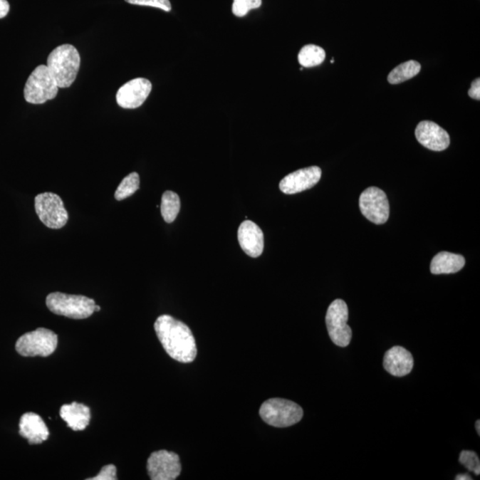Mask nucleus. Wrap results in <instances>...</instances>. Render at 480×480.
I'll return each instance as SVG.
<instances>
[{"label": "nucleus", "instance_id": "nucleus-1", "mask_svg": "<svg viewBox=\"0 0 480 480\" xmlns=\"http://www.w3.org/2000/svg\"><path fill=\"white\" fill-rule=\"evenodd\" d=\"M154 328L161 345L172 359L191 363L196 359L197 345L191 329L169 315L157 318Z\"/></svg>", "mask_w": 480, "mask_h": 480}, {"label": "nucleus", "instance_id": "nucleus-2", "mask_svg": "<svg viewBox=\"0 0 480 480\" xmlns=\"http://www.w3.org/2000/svg\"><path fill=\"white\" fill-rule=\"evenodd\" d=\"M59 88H70L76 80L80 68V56L73 45L66 44L53 49L46 63Z\"/></svg>", "mask_w": 480, "mask_h": 480}, {"label": "nucleus", "instance_id": "nucleus-3", "mask_svg": "<svg viewBox=\"0 0 480 480\" xmlns=\"http://www.w3.org/2000/svg\"><path fill=\"white\" fill-rule=\"evenodd\" d=\"M46 303L53 313L73 320H84L95 313V301L84 296L51 293L46 296Z\"/></svg>", "mask_w": 480, "mask_h": 480}, {"label": "nucleus", "instance_id": "nucleus-4", "mask_svg": "<svg viewBox=\"0 0 480 480\" xmlns=\"http://www.w3.org/2000/svg\"><path fill=\"white\" fill-rule=\"evenodd\" d=\"M260 417L267 424L277 428L295 425L302 420L303 408L298 404L284 399L265 401L260 408Z\"/></svg>", "mask_w": 480, "mask_h": 480}, {"label": "nucleus", "instance_id": "nucleus-5", "mask_svg": "<svg viewBox=\"0 0 480 480\" xmlns=\"http://www.w3.org/2000/svg\"><path fill=\"white\" fill-rule=\"evenodd\" d=\"M59 89L48 66H39L32 71L25 84L24 99L32 105H43L55 99Z\"/></svg>", "mask_w": 480, "mask_h": 480}, {"label": "nucleus", "instance_id": "nucleus-6", "mask_svg": "<svg viewBox=\"0 0 480 480\" xmlns=\"http://www.w3.org/2000/svg\"><path fill=\"white\" fill-rule=\"evenodd\" d=\"M58 338L49 329L39 328L17 340L16 350L24 357H48L57 347Z\"/></svg>", "mask_w": 480, "mask_h": 480}, {"label": "nucleus", "instance_id": "nucleus-7", "mask_svg": "<svg viewBox=\"0 0 480 480\" xmlns=\"http://www.w3.org/2000/svg\"><path fill=\"white\" fill-rule=\"evenodd\" d=\"M35 210L39 220L53 230L66 226L69 220L63 199L56 193L45 192L36 197Z\"/></svg>", "mask_w": 480, "mask_h": 480}, {"label": "nucleus", "instance_id": "nucleus-8", "mask_svg": "<svg viewBox=\"0 0 480 480\" xmlns=\"http://www.w3.org/2000/svg\"><path fill=\"white\" fill-rule=\"evenodd\" d=\"M349 310L345 301L338 299L329 306L325 324L332 342L339 347H347L352 341L353 331L347 324Z\"/></svg>", "mask_w": 480, "mask_h": 480}, {"label": "nucleus", "instance_id": "nucleus-9", "mask_svg": "<svg viewBox=\"0 0 480 480\" xmlns=\"http://www.w3.org/2000/svg\"><path fill=\"white\" fill-rule=\"evenodd\" d=\"M360 209L362 214L375 224H385L389 219V200L385 192L378 188H367L361 193Z\"/></svg>", "mask_w": 480, "mask_h": 480}, {"label": "nucleus", "instance_id": "nucleus-10", "mask_svg": "<svg viewBox=\"0 0 480 480\" xmlns=\"http://www.w3.org/2000/svg\"><path fill=\"white\" fill-rule=\"evenodd\" d=\"M147 470L152 480L177 479L182 471L180 458L170 451H156L150 454L147 461Z\"/></svg>", "mask_w": 480, "mask_h": 480}, {"label": "nucleus", "instance_id": "nucleus-11", "mask_svg": "<svg viewBox=\"0 0 480 480\" xmlns=\"http://www.w3.org/2000/svg\"><path fill=\"white\" fill-rule=\"evenodd\" d=\"M150 81L143 78L127 82L118 90L116 101L123 109H136L141 107L152 92Z\"/></svg>", "mask_w": 480, "mask_h": 480}, {"label": "nucleus", "instance_id": "nucleus-12", "mask_svg": "<svg viewBox=\"0 0 480 480\" xmlns=\"http://www.w3.org/2000/svg\"><path fill=\"white\" fill-rule=\"evenodd\" d=\"M321 174V169L318 167L303 168L283 178L279 189L285 194H296L313 188L320 182Z\"/></svg>", "mask_w": 480, "mask_h": 480}, {"label": "nucleus", "instance_id": "nucleus-13", "mask_svg": "<svg viewBox=\"0 0 480 480\" xmlns=\"http://www.w3.org/2000/svg\"><path fill=\"white\" fill-rule=\"evenodd\" d=\"M415 136L422 146L434 152H442L450 145L449 132L434 122H420L415 129Z\"/></svg>", "mask_w": 480, "mask_h": 480}, {"label": "nucleus", "instance_id": "nucleus-14", "mask_svg": "<svg viewBox=\"0 0 480 480\" xmlns=\"http://www.w3.org/2000/svg\"><path fill=\"white\" fill-rule=\"evenodd\" d=\"M238 239L240 246L247 256L256 258L264 252V234L258 225L249 220L243 221L239 228Z\"/></svg>", "mask_w": 480, "mask_h": 480}, {"label": "nucleus", "instance_id": "nucleus-15", "mask_svg": "<svg viewBox=\"0 0 480 480\" xmlns=\"http://www.w3.org/2000/svg\"><path fill=\"white\" fill-rule=\"evenodd\" d=\"M383 367L390 375L397 376V377H403L413 370V356L403 347H392L383 358Z\"/></svg>", "mask_w": 480, "mask_h": 480}, {"label": "nucleus", "instance_id": "nucleus-16", "mask_svg": "<svg viewBox=\"0 0 480 480\" xmlns=\"http://www.w3.org/2000/svg\"><path fill=\"white\" fill-rule=\"evenodd\" d=\"M19 433L28 440L31 445H37L46 442L49 437L48 426L43 419L35 413H26L21 417Z\"/></svg>", "mask_w": 480, "mask_h": 480}, {"label": "nucleus", "instance_id": "nucleus-17", "mask_svg": "<svg viewBox=\"0 0 480 480\" xmlns=\"http://www.w3.org/2000/svg\"><path fill=\"white\" fill-rule=\"evenodd\" d=\"M60 415L74 432L84 431L91 419L90 408L78 402L63 405L61 407Z\"/></svg>", "mask_w": 480, "mask_h": 480}, {"label": "nucleus", "instance_id": "nucleus-18", "mask_svg": "<svg viewBox=\"0 0 480 480\" xmlns=\"http://www.w3.org/2000/svg\"><path fill=\"white\" fill-rule=\"evenodd\" d=\"M465 259L460 254L442 252L433 258L431 264L432 274L456 273L464 267Z\"/></svg>", "mask_w": 480, "mask_h": 480}, {"label": "nucleus", "instance_id": "nucleus-19", "mask_svg": "<svg viewBox=\"0 0 480 480\" xmlns=\"http://www.w3.org/2000/svg\"><path fill=\"white\" fill-rule=\"evenodd\" d=\"M420 71V63L414 60L407 61L390 71L388 76L389 83L392 85L403 83L417 76Z\"/></svg>", "mask_w": 480, "mask_h": 480}, {"label": "nucleus", "instance_id": "nucleus-20", "mask_svg": "<svg viewBox=\"0 0 480 480\" xmlns=\"http://www.w3.org/2000/svg\"><path fill=\"white\" fill-rule=\"evenodd\" d=\"M181 209V200L178 194L174 192H164L161 199V214L167 224L173 223L177 219Z\"/></svg>", "mask_w": 480, "mask_h": 480}, {"label": "nucleus", "instance_id": "nucleus-21", "mask_svg": "<svg viewBox=\"0 0 480 480\" xmlns=\"http://www.w3.org/2000/svg\"><path fill=\"white\" fill-rule=\"evenodd\" d=\"M325 59V50L318 46H304L298 53L299 63L304 68H313L320 66Z\"/></svg>", "mask_w": 480, "mask_h": 480}, {"label": "nucleus", "instance_id": "nucleus-22", "mask_svg": "<svg viewBox=\"0 0 480 480\" xmlns=\"http://www.w3.org/2000/svg\"><path fill=\"white\" fill-rule=\"evenodd\" d=\"M140 188V177L137 173H131L125 177L120 182L115 192V199L118 202L128 198L135 194Z\"/></svg>", "mask_w": 480, "mask_h": 480}, {"label": "nucleus", "instance_id": "nucleus-23", "mask_svg": "<svg viewBox=\"0 0 480 480\" xmlns=\"http://www.w3.org/2000/svg\"><path fill=\"white\" fill-rule=\"evenodd\" d=\"M261 0H234L232 13L237 17H244L250 10L259 9Z\"/></svg>", "mask_w": 480, "mask_h": 480}, {"label": "nucleus", "instance_id": "nucleus-24", "mask_svg": "<svg viewBox=\"0 0 480 480\" xmlns=\"http://www.w3.org/2000/svg\"><path fill=\"white\" fill-rule=\"evenodd\" d=\"M459 461L469 471L474 472L476 475L480 474V461L478 454L474 451H463L460 454Z\"/></svg>", "mask_w": 480, "mask_h": 480}, {"label": "nucleus", "instance_id": "nucleus-25", "mask_svg": "<svg viewBox=\"0 0 480 480\" xmlns=\"http://www.w3.org/2000/svg\"><path fill=\"white\" fill-rule=\"evenodd\" d=\"M125 1L132 5L156 7L165 12H169L172 9L169 0H125Z\"/></svg>", "mask_w": 480, "mask_h": 480}, {"label": "nucleus", "instance_id": "nucleus-26", "mask_svg": "<svg viewBox=\"0 0 480 480\" xmlns=\"http://www.w3.org/2000/svg\"><path fill=\"white\" fill-rule=\"evenodd\" d=\"M88 480H116L117 468L115 465L109 464L103 467L101 471L95 477L88 479Z\"/></svg>", "mask_w": 480, "mask_h": 480}, {"label": "nucleus", "instance_id": "nucleus-27", "mask_svg": "<svg viewBox=\"0 0 480 480\" xmlns=\"http://www.w3.org/2000/svg\"><path fill=\"white\" fill-rule=\"evenodd\" d=\"M469 96H470L471 98L477 100V101H479L480 100V80L479 78H477V80H475L474 82H472L471 87L470 88V90L468 92Z\"/></svg>", "mask_w": 480, "mask_h": 480}, {"label": "nucleus", "instance_id": "nucleus-28", "mask_svg": "<svg viewBox=\"0 0 480 480\" xmlns=\"http://www.w3.org/2000/svg\"><path fill=\"white\" fill-rule=\"evenodd\" d=\"M10 5L7 0H0V19L6 17L9 13Z\"/></svg>", "mask_w": 480, "mask_h": 480}, {"label": "nucleus", "instance_id": "nucleus-29", "mask_svg": "<svg viewBox=\"0 0 480 480\" xmlns=\"http://www.w3.org/2000/svg\"><path fill=\"white\" fill-rule=\"evenodd\" d=\"M456 480H471L472 478H471V476H469L467 474H464V475H458L457 477L456 478Z\"/></svg>", "mask_w": 480, "mask_h": 480}, {"label": "nucleus", "instance_id": "nucleus-30", "mask_svg": "<svg viewBox=\"0 0 480 480\" xmlns=\"http://www.w3.org/2000/svg\"><path fill=\"white\" fill-rule=\"evenodd\" d=\"M476 429H477V432L479 436L480 435V421L478 420L477 422H476Z\"/></svg>", "mask_w": 480, "mask_h": 480}, {"label": "nucleus", "instance_id": "nucleus-31", "mask_svg": "<svg viewBox=\"0 0 480 480\" xmlns=\"http://www.w3.org/2000/svg\"><path fill=\"white\" fill-rule=\"evenodd\" d=\"M101 311V307H100L99 306H96L95 304V311Z\"/></svg>", "mask_w": 480, "mask_h": 480}, {"label": "nucleus", "instance_id": "nucleus-32", "mask_svg": "<svg viewBox=\"0 0 480 480\" xmlns=\"http://www.w3.org/2000/svg\"><path fill=\"white\" fill-rule=\"evenodd\" d=\"M334 62H335L334 59H332V60H331V63H334Z\"/></svg>", "mask_w": 480, "mask_h": 480}]
</instances>
